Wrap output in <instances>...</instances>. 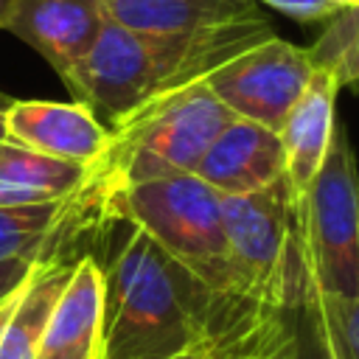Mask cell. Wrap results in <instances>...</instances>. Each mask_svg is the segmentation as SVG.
Returning <instances> with one entry per match:
<instances>
[{
    "mask_svg": "<svg viewBox=\"0 0 359 359\" xmlns=\"http://www.w3.org/2000/svg\"><path fill=\"white\" fill-rule=\"evenodd\" d=\"M101 202L107 216L123 219L143 230L165 255H171L208 289L236 300L230 294L222 194H216L199 177L180 174L135 182L104 194Z\"/></svg>",
    "mask_w": 359,
    "mask_h": 359,
    "instance_id": "277c9868",
    "label": "cell"
},
{
    "mask_svg": "<svg viewBox=\"0 0 359 359\" xmlns=\"http://www.w3.org/2000/svg\"><path fill=\"white\" fill-rule=\"evenodd\" d=\"M104 222L101 194L87 185L67 199L42 205L0 208V261L22 258L31 264L76 261L79 241L95 238Z\"/></svg>",
    "mask_w": 359,
    "mask_h": 359,
    "instance_id": "ba28073f",
    "label": "cell"
},
{
    "mask_svg": "<svg viewBox=\"0 0 359 359\" xmlns=\"http://www.w3.org/2000/svg\"><path fill=\"white\" fill-rule=\"evenodd\" d=\"M294 230L314 286L331 297H359V168L342 121L306 196Z\"/></svg>",
    "mask_w": 359,
    "mask_h": 359,
    "instance_id": "8992f818",
    "label": "cell"
},
{
    "mask_svg": "<svg viewBox=\"0 0 359 359\" xmlns=\"http://www.w3.org/2000/svg\"><path fill=\"white\" fill-rule=\"evenodd\" d=\"M222 224L230 294L255 311L283 306L306 275L286 182L278 180L244 196H222Z\"/></svg>",
    "mask_w": 359,
    "mask_h": 359,
    "instance_id": "5b68a950",
    "label": "cell"
},
{
    "mask_svg": "<svg viewBox=\"0 0 359 359\" xmlns=\"http://www.w3.org/2000/svg\"><path fill=\"white\" fill-rule=\"evenodd\" d=\"M266 17L191 36H154L104 20L90 50L62 79L73 101L84 104L107 129L151 98L202 81L227 59L272 36Z\"/></svg>",
    "mask_w": 359,
    "mask_h": 359,
    "instance_id": "7a4b0ae2",
    "label": "cell"
},
{
    "mask_svg": "<svg viewBox=\"0 0 359 359\" xmlns=\"http://www.w3.org/2000/svg\"><path fill=\"white\" fill-rule=\"evenodd\" d=\"M101 0H14L3 31L31 45L65 79L104 25Z\"/></svg>",
    "mask_w": 359,
    "mask_h": 359,
    "instance_id": "30bf717a",
    "label": "cell"
},
{
    "mask_svg": "<svg viewBox=\"0 0 359 359\" xmlns=\"http://www.w3.org/2000/svg\"><path fill=\"white\" fill-rule=\"evenodd\" d=\"M306 50L314 67L328 73L339 90L359 84V3H342L325 20L320 39Z\"/></svg>",
    "mask_w": 359,
    "mask_h": 359,
    "instance_id": "ac0fdd59",
    "label": "cell"
},
{
    "mask_svg": "<svg viewBox=\"0 0 359 359\" xmlns=\"http://www.w3.org/2000/svg\"><path fill=\"white\" fill-rule=\"evenodd\" d=\"M337 81L314 67V76L300 95V101L292 107L280 126V143H283V182L292 196V205H297L311 180L317 177L328 146L331 135L337 126Z\"/></svg>",
    "mask_w": 359,
    "mask_h": 359,
    "instance_id": "4fadbf2b",
    "label": "cell"
},
{
    "mask_svg": "<svg viewBox=\"0 0 359 359\" xmlns=\"http://www.w3.org/2000/svg\"><path fill=\"white\" fill-rule=\"evenodd\" d=\"M194 177L222 196H244L283 180V143L280 135L233 118L202 154Z\"/></svg>",
    "mask_w": 359,
    "mask_h": 359,
    "instance_id": "8fae6325",
    "label": "cell"
},
{
    "mask_svg": "<svg viewBox=\"0 0 359 359\" xmlns=\"http://www.w3.org/2000/svg\"><path fill=\"white\" fill-rule=\"evenodd\" d=\"M216 359H261L258 353H227V356H216Z\"/></svg>",
    "mask_w": 359,
    "mask_h": 359,
    "instance_id": "d4e9b609",
    "label": "cell"
},
{
    "mask_svg": "<svg viewBox=\"0 0 359 359\" xmlns=\"http://www.w3.org/2000/svg\"><path fill=\"white\" fill-rule=\"evenodd\" d=\"M93 168L39 154L34 149L3 140L0 146V208L42 205L67 199L81 191Z\"/></svg>",
    "mask_w": 359,
    "mask_h": 359,
    "instance_id": "2e32d148",
    "label": "cell"
},
{
    "mask_svg": "<svg viewBox=\"0 0 359 359\" xmlns=\"http://www.w3.org/2000/svg\"><path fill=\"white\" fill-rule=\"evenodd\" d=\"M34 266H39V264H31V261H22V258H6V261H0V303L8 300L31 278Z\"/></svg>",
    "mask_w": 359,
    "mask_h": 359,
    "instance_id": "44dd1931",
    "label": "cell"
},
{
    "mask_svg": "<svg viewBox=\"0 0 359 359\" xmlns=\"http://www.w3.org/2000/svg\"><path fill=\"white\" fill-rule=\"evenodd\" d=\"M3 126L6 140L87 168L109 146V129L79 101H8Z\"/></svg>",
    "mask_w": 359,
    "mask_h": 359,
    "instance_id": "9c48e42d",
    "label": "cell"
},
{
    "mask_svg": "<svg viewBox=\"0 0 359 359\" xmlns=\"http://www.w3.org/2000/svg\"><path fill=\"white\" fill-rule=\"evenodd\" d=\"M76 261H50L34 266L31 278L14 297L11 314L0 334V359H34L48 314L56 306Z\"/></svg>",
    "mask_w": 359,
    "mask_h": 359,
    "instance_id": "e0dca14e",
    "label": "cell"
},
{
    "mask_svg": "<svg viewBox=\"0 0 359 359\" xmlns=\"http://www.w3.org/2000/svg\"><path fill=\"white\" fill-rule=\"evenodd\" d=\"M107 20L154 36H191L264 17L255 0H101Z\"/></svg>",
    "mask_w": 359,
    "mask_h": 359,
    "instance_id": "5bb4252c",
    "label": "cell"
},
{
    "mask_svg": "<svg viewBox=\"0 0 359 359\" xmlns=\"http://www.w3.org/2000/svg\"><path fill=\"white\" fill-rule=\"evenodd\" d=\"M311 76L309 50L272 34L219 65L205 76V84L236 118L280 132Z\"/></svg>",
    "mask_w": 359,
    "mask_h": 359,
    "instance_id": "52a82bcc",
    "label": "cell"
},
{
    "mask_svg": "<svg viewBox=\"0 0 359 359\" xmlns=\"http://www.w3.org/2000/svg\"><path fill=\"white\" fill-rule=\"evenodd\" d=\"M11 3H14V0H0V31H3V25H6V17H8V11H11Z\"/></svg>",
    "mask_w": 359,
    "mask_h": 359,
    "instance_id": "cb8c5ba5",
    "label": "cell"
},
{
    "mask_svg": "<svg viewBox=\"0 0 359 359\" xmlns=\"http://www.w3.org/2000/svg\"><path fill=\"white\" fill-rule=\"evenodd\" d=\"M255 3H264L297 22H325L342 6L337 0H255Z\"/></svg>",
    "mask_w": 359,
    "mask_h": 359,
    "instance_id": "ffe728a7",
    "label": "cell"
},
{
    "mask_svg": "<svg viewBox=\"0 0 359 359\" xmlns=\"http://www.w3.org/2000/svg\"><path fill=\"white\" fill-rule=\"evenodd\" d=\"M171 359H213L208 351H188V353H180V356H171Z\"/></svg>",
    "mask_w": 359,
    "mask_h": 359,
    "instance_id": "603a6c76",
    "label": "cell"
},
{
    "mask_svg": "<svg viewBox=\"0 0 359 359\" xmlns=\"http://www.w3.org/2000/svg\"><path fill=\"white\" fill-rule=\"evenodd\" d=\"M331 359H359V297H331L317 289Z\"/></svg>",
    "mask_w": 359,
    "mask_h": 359,
    "instance_id": "d6986e66",
    "label": "cell"
},
{
    "mask_svg": "<svg viewBox=\"0 0 359 359\" xmlns=\"http://www.w3.org/2000/svg\"><path fill=\"white\" fill-rule=\"evenodd\" d=\"M3 109H6V104H0V146H3V140H6V126H3Z\"/></svg>",
    "mask_w": 359,
    "mask_h": 359,
    "instance_id": "484cf974",
    "label": "cell"
},
{
    "mask_svg": "<svg viewBox=\"0 0 359 359\" xmlns=\"http://www.w3.org/2000/svg\"><path fill=\"white\" fill-rule=\"evenodd\" d=\"M104 351V269L81 255L48 314L34 359H101Z\"/></svg>",
    "mask_w": 359,
    "mask_h": 359,
    "instance_id": "7c38bea8",
    "label": "cell"
},
{
    "mask_svg": "<svg viewBox=\"0 0 359 359\" xmlns=\"http://www.w3.org/2000/svg\"><path fill=\"white\" fill-rule=\"evenodd\" d=\"M247 353H258L261 359H331L317 303V286L306 269L294 294L264 314V320L252 331V342Z\"/></svg>",
    "mask_w": 359,
    "mask_h": 359,
    "instance_id": "9a60e30c",
    "label": "cell"
},
{
    "mask_svg": "<svg viewBox=\"0 0 359 359\" xmlns=\"http://www.w3.org/2000/svg\"><path fill=\"white\" fill-rule=\"evenodd\" d=\"M20 289H22V286H20ZM20 289H17V292H20ZM17 292H14L8 300H3V303H0V334H3V325H6V320H8V314H11V306H14Z\"/></svg>",
    "mask_w": 359,
    "mask_h": 359,
    "instance_id": "7402d4cb",
    "label": "cell"
},
{
    "mask_svg": "<svg viewBox=\"0 0 359 359\" xmlns=\"http://www.w3.org/2000/svg\"><path fill=\"white\" fill-rule=\"evenodd\" d=\"M118 233L115 250L95 258L104 269L101 359L247 353L250 334L266 311L216 294L129 222L118 219Z\"/></svg>",
    "mask_w": 359,
    "mask_h": 359,
    "instance_id": "6da1fadb",
    "label": "cell"
},
{
    "mask_svg": "<svg viewBox=\"0 0 359 359\" xmlns=\"http://www.w3.org/2000/svg\"><path fill=\"white\" fill-rule=\"evenodd\" d=\"M233 118L205 79L163 93L109 126V146L93 165L90 182L104 196L135 182L194 174L213 137Z\"/></svg>",
    "mask_w": 359,
    "mask_h": 359,
    "instance_id": "3957f363",
    "label": "cell"
}]
</instances>
